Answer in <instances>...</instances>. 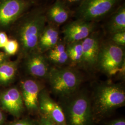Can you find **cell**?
I'll return each instance as SVG.
<instances>
[{
  "mask_svg": "<svg viewBox=\"0 0 125 125\" xmlns=\"http://www.w3.org/2000/svg\"><path fill=\"white\" fill-rule=\"evenodd\" d=\"M109 30L112 33L125 31V9L122 7L116 12L110 21Z\"/></svg>",
  "mask_w": 125,
  "mask_h": 125,
  "instance_id": "e0dca14e",
  "label": "cell"
},
{
  "mask_svg": "<svg viewBox=\"0 0 125 125\" xmlns=\"http://www.w3.org/2000/svg\"><path fill=\"white\" fill-rule=\"evenodd\" d=\"M47 16L52 22L61 24L65 22L68 19L69 13L60 2H57L50 9Z\"/></svg>",
  "mask_w": 125,
  "mask_h": 125,
  "instance_id": "2e32d148",
  "label": "cell"
},
{
  "mask_svg": "<svg viewBox=\"0 0 125 125\" xmlns=\"http://www.w3.org/2000/svg\"><path fill=\"white\" fill-rule=\"evenodd\" d=\"M113 41L114 43L121 46L125 45V31H120L114 33L113 37Z\"/></svg>",
  "mask_w": 125,
  "mask_h": 125,
  "instance_id": "44dd1931",
  "label": "cell"
},
{
  "mask_svg": "<svg viewBox=\"0 0 125 125\" xmlns=\"http://www.w3.org/2000/svg\"><path fill=\"white\" fill-rule=\"evenodd\" d=\"M0 106L13 116L19 118L25 108L21 92L15 87L3 91L0 94Z\"/></svg>",
  "mask_w": 125,
  "mask_h": 125,
  "instance_id": "9c48e42d",
  "label": "cell"
},
{
  "mask_svg": "<svg viewBox=\"0 0 125 125\" xmlns=\"http://www.w3.org/2000/svg\"><path fill=\"white\" fill-rule=\"evenodd\" d=\"M25 0H0V29H8L28 7Z\"/></svg>",
  "mask_w": 125,
  "mask_h": 125,
  "instance_id": "8992f818",
  "label": "cell"
},
{
  "mask_svg": "<svg viewBox=\"0 0 125 125\" xmlns=\"http://www.w3.org/2000/svg\"><path fill=\"white\" fill-rule=\"evenodd\" d=\"M61 99L59 105L62 108L66 125H93L94 119L92 102L87 94L77 91Z\"/></svg>",
  "mask_w": 125,
  "mask_h": 125,
  "instance_id": "6da1fadb",
  "label": "cell"
},
{
  "mask_svg": "<svg viewBox=\"0 0 125 125\" xmlns=\"http://www.w3.org/2000/svg\"><path fill=\"white\" fill-rule=\"evenodd\" d=\"M39 112L40 115L49 119L58 125H66L61 106L45 90H41L39 94Z\"/></svg>",
  "mask_w": 125,
  "mask_h": 125,
  "instance_id": "ba28073f",
  "label": "cell"
},
{
  "mask_svg": "<svg viewBox=\"0 0 125 125\" xmlns=\"http://www.w3.org/2000/svg\"><path fill=\"white\" fill-rule=\"evenodd\" d=\"M9 125H40L38 120H32L29 118H24L14 121Z\"/></svg>",
  "mask_w": 125,
  "mask_h": 125,
  "instance_id": "7402d4cb",
  "label": "cell"
},
{
  "mask_svg": "<svg viewBox=\"0 0 125 125\" xmlns=\"http://www.w3.org/2000/svg\"><path fill=\"white\" fill-rule=\"evenodd\" d=\"M66 47L62 43H58L52 49L50 50L49 54H56L65 52Z\"/></svg>",
  "mask_w": 125,
  "mask_h": 125,
  "instance_id": "603a6c76",
  "label": "cell"
},
{
  "mask_svg": "<svg viewBox=\"0 0 125 125\" xmlns=\"http://www.w3.org/2000/svg\"><path fill=\"white\" fill-rule=\"evenodd\" d=\"M107 125H125V120L124 118H119L109 121Z\"/></svg>",
  "mask_w": 125,
  "mask_h": 125,
  "instance_id": "484cf974",
  "label": "cell"
},
{
  "mask_svg": "<svg viewBox=\"0 0 125 125\" xmlns=\"http://www.w3.org/2000/svg\"><path fill=\"white\" fill-rule=\"evenodd\" d=\"M9 40L8 36L4 31H0V49L4 47Z\"/></svg>",
  "mask_w": 125,
  "mask_h": 125,
  "instance_id": "cb8c5ba5",
  "label": "cell"
},
{
  "mask_svg": "<svg viewBox=\"0 0 125 125\" xmlns=\"http://www.w3.org/2000/svg\"><path fill=\"white\" fill-rule=\"evenodd\" d=\"M46 20L44 14L35 13L27 18L19 27V43L23 53L27 56L38 51L39 41L45 28Z\"/></svg>",
  "mask_w": 125,
  "mask_h": 125,
  "instance_id": "3957f363",
  "label": "cell"
},
{
  "mask_svg": "<svg viewBox=\"0 0 125 125\" xmlns=\"http://www.w3.org/2000/svg\"><path fill=\"white\" fill-rule=\"evenodd\" d=\"M97 65L108 76L124 72L125 53L122 46L110 43L100 47Z\"/></svg>",
  "mask_w": 125,
  "mask_h": 125,
  "instance_id": "5b68a950",
  "label": "cell"
},
{
  "mask_svg": "<svg viewBox=\"0 0 125 125\" xmlns=\"http://www.w3.org/2000/svg\"><path fill=\"white\" fill-rule=\"evenodd\" d=\"M48 57L52 62L58 65H63L69 61V58L66 52L60 54H48Z\"/></svg>",
  "mask_w": 125,
  "mask_h": 125,
  "instance_id": "ffe728a7",
  "label": "cell"
},
{
  "mask_svg": "<svg viewBox=\"0 0 125 125\" xmlns=\"http://www.w3.org/2000/svg\"><path fill=\"white\" fill-rule=\"evenodd\" d=\"M69 60L73 64L81 63L83 57L82 41L68 44L66 48Z\"/></svg>",
  "mask_w": 125,
  "mask_h": 125,
  "instance_id": "ac0fdd59",
  "label": "cell"
},
{
  "mask_svg": "<svg viewBox=\"0 0 125 125\" xmlns=\"http://www.w3.org/2000/svg\"><path fill=\"white\" fill-rule=\"evenodd\" d=\"M5 121V117L3 113L0 109V125H3Z\"/></svg>",
  "mask_w": 125,
  "mask_h": 125,
  "instance_id": "83f0119b",
  "label": "cell"
},
{
  "mask_svg": "<svg viewBox=\"0 0 125 125\" xmlns=\"http://www.w3.org/2000/svg\"><path fill=\"white\" fill-rule=\"evenodd\" d=\"M9 56H8L5 52L0 51V63L4 62L5 61L8 60Z\"/></svg>",
  "mask_w": 125,
  "mask_h": 125,
  "instance_id": "4316f807",
  "label": "cell"
},
{
  "mask_svg": "<svg viewBox=\"0 0 125 125\" xmlns=\"http://www.w3.org/2000/svg\"><path fill=\"white\" fill-rule=\"evenodd\" d=\"M59 33L55 27H45L42 32L38 45V51L40 53L52 49L58 43Z\"/></svg>",
  "mask_w": 125,
  "mask_h": 125,
  "instance_id": "5bb4252c",
  "label": "cell"
},
{
  "mask_svg": "<svg viewBox=\"0 0 125 125\" xmlns=\"http://www.w3.org/2000/svg\"><path fill=\"white\" fill-rule=\"evenodd\" d=\"M69 1L71 2H76V1H80L81 0H68Z\"/></svg>",
  "mask_w": 125,
  "mask_h": 125,
  "instance_id": "f1b7e54d",
  "label": "cell"
},
{
  "mask_svg": "<svg viewBox=\"0 0 125 125\" xmlns=\"http://www.w3.org/2000/svg\"><path fill=\"white\" fill-rule=\"evenodd\" d=\"M20 44L18 40H9L3 49L5 53L8 56L13 55L18 52L19 49Z\"/></svg>",
  "mask_w": 125,
  "mask_h": 125,
  "instance_id": "d6986e66",
  "label": "cell"
},
{
  "mask_svg": "<svg viewBox=\"0 0 125 125\" xmlns=\"http://www.w3.org/2000/svg\"><path fill=\"white\" fill-rule=\"evenodd\" d=\"M52 92L63 98L77 91L82 82V77L71 68H52L47 76Z\"/></svg>",
  "mask_w": 125,
  "mask_h": 125,
  "instance_id": "277c9868",
  "label": "cell"
},
{
  "mask_svg": "<svg viewBox=\"0 0 125 125\" xmlns=\"http://www.w3.org/2000/svg\"><path fill=\"white\" fill-rule=\"evenodd\" d=\"M18 68L17 61H5L0 63V85H6L14 79Z\"/></svg>",
  "mask_w": 125,
  "mask_h": 125,
  "instance_id": "9a60e30c",
  "label": "cell"
},
{
  "mask_svg": "<svg viewBox=\"0 0 125 125\" xmlns=\"http://www.w3.org/2000/svg\"><path fill=\"white\" fill-rule=\"evenodd\" d=\"M27 56L26 64L28 73L36 77L47 78L50 69L44 56L36 52Z\"/></svg>",
  "mask_w": 125,
  "mask_h": 125,
  "instance_id": "4fadbf2b",
  "label": "cell"
},
{
  "mask_svg": "<svg viewBox=\"0 0 125 125\" xmlns=\"http://www.w3.org/2000/svg\"><path fill=\"white\" fill-rule=\"evenodd\" d=\"M93 30L91 23L83 20H78L68 24L64 27L63 33L68 44L80 41L90 35Z\"/></svg>",
  "mask_w": 125,
  "mask_h": 125,
  "instance_id": "8fae6325",
  "label": "cell"
},
{
  "mask_svg": "<svg viewBox=\"0 0 125 125\" xmlns=\"http://www.w3.org/2000/svg\"><path fill=\"white\" fill-rule=\"evenodd\" d=\"M125 103V90L121 86L110 83L100 85L92 102L94 119L108 115Z\"/></svg>",
  "mask_w": 125,
  "mask_h": 125,
  "instance_id": "7a4b0ae2",
  "label": "cell"
},
{
  "mask_svg": "<svg viewBox=\"0 0 125 125\" xmlns=\"http://www.w3.org/2000/svg\"><path fill=\"white\" fill-rule=\"evenodd\" d=\"M38 121L40 125H58L52 121L42 115H40V118Z\"/></svg>",
  "mask_w": 125,
  "mask_h": 125,
  "instance_id": "d4e9b609",
  "label": "cell"
},
{
  "mask_svg": "<svg viewBox=\"0 0 125 125\" xmlns=\"http://www.w3.org/2000/svg\"><path fill=\"white\" fill-rule=\"evenodd\" d=\"M82 44L83 57L81 63L85 68L95 67L100 50L98 39L95 36H89L82 41Z\"/></svg>",
  "mask_w": 125,
  "mask_h": 125,
  "instance_id": "7c38bea8",
  "label": "cell"
},
{
  "mask_svg": "<svg viewBox=\"0 0 125 125\" xmlns=\"http://www.w3.org/2000/svg\"><path fill=\"white\" fill-rule=\"evenodd\" d=\"M118 0H84L78 10L82 20L87 21L101 17L108 13Z\"/></svg>",
  "mask_w": 125,
  "mask_h": 125,
  "instance_id": "52a82bcc",
  "label": "cell"
},
{
  "mask_svg": "<svg viewBox=\"0 0 125 125\" xmlns=\"http://www.w3.org/2000/svg\"><path fill=\"white\" fill-rule=\"evenodd\" d=\"M21 94L25 107L31 112H39V97L41 91L36 81L26 79L21 82Z\"/></svg>",
  "mask_w": 125,
  "mask_h": 125,
  "instance_id": "30bf717a",
  "label": "cell"
}]
</instances>
